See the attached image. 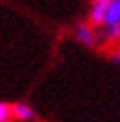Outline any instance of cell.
Returning <instances> with one entry per match:
<instances>
[{"instance_id": "cell-1", "label": "cell", "mask_w": 120, "mask_h": 122, "mask_svg": "<svg viewBox=\"0 0 120 122\" xmlns=\"http://www.w3.org/2000/svg\"><path fill=\"white\" fill-rule=\"evenodd\" d=\"M75 40L79 43H83L85 47H95L96 41H99L96 28H93L89 22H79V24L75 26Z\"/></svg>"}, {"instance_id": "cell-2", "label": "cell", "mask_w": 120, "mask_h": 122, "mask_svg": "<svg viewBox=\"0 0 120 122\" xmlns=\"http://www.w3.org/2000/svg\"><path fill=\"white\" fill-rule=\"evenodd\" d=\"M110 2H112V0H93V2H91L87 22H89L93 28H102L104 16H106V8H108Z\"/></svg>"}, {"instance_id": "cell-3", "label": "cell", "mask_w": 120, "mask_h": 122, "mask_svg": "<svg viewBox=\"0 0 120 122\" xmlns=\"http://www.w3.org/2000/svg\"><path fill=\"white\" fill-rule=\"evenodd\" d=\"M12 114H14V120H20V122H30L35 118V112L30 104L26 102H16L12 104Z\"/></svg>"}, {"instance_id": "cell-4", "label": "cell", "mask_w": 120, "mask_h": 122, "mask_svg": "<svg viewBox=\"0 0 120 122\" xmlns=\"http://www.w3.org/2000/svg\"><path fill=\"white\" fill-rule=\"evenodd\" d=\"M120 24V0H112L106 8V16H104V26H116Z\"/></svg>"}, {"instance_id": "cell-5", "label": "cell", "mask_w": 120, "mask_h": 122, "mask_svg": "<svg viewBox=\"0 0 120 122\" xmlns=\"http://www.w3.org/2000/svg\"><path fill=\"white\" fill-rule=\"evenodd\" d=\"M102 40L106 43H118L120 41V24H116V26H104Z\"/></svg>"}, {"instance_id": "cell-6", "label": "cell", "mask_w": 120, "mask_h": 122, "mask_svg": "<svg viewBox=\"0 0 120 122\" xmlns=\"http://www.w3.org/2000/svg\"><path fill=\"white\" fill-rule=\"evenodd\" d=\"M14 114H12V104L10 102H0V122H12Z\"/></svg>"}, {"instance_id": "cell-7", "label": "cell", "mask_w": 120, "mask_h": 122, "mask_svg": "<svg viewBox=\"0 0 120 122\" xmlns=\"http://www.w3.org/2000/svg\"><path fill=\"white\" fill-rule=\"evenodd\" d=\"M110 61H114V63L120 65V47H114L110 51Z\"/></svg>"}]
</instances>
